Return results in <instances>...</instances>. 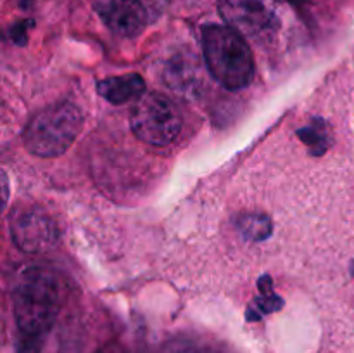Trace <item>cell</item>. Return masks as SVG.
Returning a JSON list of instances; mask_svg holds the SVG:
<instances>
[{
	"label": "cell",
	"mask_w": 354,
	"mask_h": 353,
	"mask_svg": "<svg viewBox=\"0 0 354 353\" xmlns=\"http://www.w3.org/2000/svg\"><path fill=\"white\" fill-rule=\"evenodd\" d=\"M97 92L111 104H124L131 99H140L145 93V82L137 73L123 76H111L97 83Z\"/></svg>",
	"instance_id": "obj_9"
},
{
	"label": "cell",
	"mask_w": 354,
	"mask_h": 353,
	"mask_svg": "<svg viewBox=\"0 0 354 353\" xmlns=\"http://www.w3.org/2000/svg\"><path fill=\"white\" fill-rule=\"evenodd\" d=\"M10 232L17 248L26 253L48 251L59 239L55 221L35 204H23L12 211Z\"/></svg>",
	"instance_id": "obj_6"
},
{
	"label": "cell",
	"mask_w": 354,
	"mask_h": 353,
	"mask_svg": "<svg viewBox=\"0 0 354 353\" xmlns=\"http://www.w3.org/2000/svg\"><path fill=\"white\" fill-rule=\"evenodd\" d=\"M218 7L225 23L244 38L261 42L279 30V0H220Z\"/></svg>",
	"instance_id": "obj_5"
},
{
	"label": "cell",
	"mask_w": 354,
	"mask_h": 353,
	"mask_svg": "<svg viewBox=\"0 0 354 353\" xmlns=\"http://www.w3.org/2000/svg\"><path fill=\"white\" fill-rule=\"evenodd\" d=\"M203 51L209 73L228 90H241L254 76V59L248 40L234 28L209 24L203 30Z\"/></svg>",
	"instance_id": "obj_2"
},
{
	"label": "cell",
	"mask_w": 354,
	"mask_h": 353,
	"mask_svg": "<svg viewBox=\"0 0 354 353\" xmlns=\"http://www.w3.org/2000/svg\"><path fill=\"white\" fill-rule=\"evenodd\" d=\"M24 28H26V23L16 24V26L12 28V40L19 42V44H24V38H26V35H24Z\"/></svg>",
	"instance_id": "obj_13"
},
{
	"label": "cell",
	"mask_w": 354,
	"mask_h": 353,
	"mask_svg": "<svg viewBox=\"0 0 354 353\" xmlns=\"http://www.w3.org/2000/svg\"><path fill=\"white\" fill-rule=\"evenodd\" d=\"M133 134L149 145H169L182 130V116L171 100L161 93H144L130 113Z\"/></svg>",
	"instance_id": "obj_4"
},
{
	"label": "cell",
	"mask_w": 354,
	"mask_h": 353,
	"mask_svg": "<svg viewBox=\"0 0 354 353\" xmlns=\"http://www.w3.org/2000/svg\"><path fill=\"white\" fill-rule=\"evenodd\" d=\"M351 273H353V277H354V262L351 263Z\"/></svg>",
	"instance_id": "obj_14"
},
{
	"label": "cell",
	"mask_w": 354,
	"mask_h": 353,
	"mask_svg": "<svg viewBox=\"0 0 354 353\" xmlns=\"http://www.w3.org/2000/svg\"><path fill=\"white\" fill-rule=\"evenodd\" d=\"M166 82L182 96H194L203 87V68L196 55L178 54L166 66Z\"/></svg>",
	"instance_id": "obj_8"
},
{
	"label": "cell",
	"mask_w": 354,
	"mask_h": 353,
	"mask_svg": "<svg viewBox=\"0 0 354 353\" xmlns=\"http://www.w3.org/2000/svg\"><path fill=\"white\" fill-rule=\"evenodd\" d=\"M93 9L113 33L123 38L138 37L151 17L142 0H95Z\"/></svg>",
	"instance_id": "obj_7"
},
{
	"label": "cell",
	"mask_w": 354,
	"mask_h": 353,
	"mask_svg": "<svg viewBox=\"0 0 354 353\" xmlns=\"http://www.w3.org/2000/svg\"><path fill=\"white\" fill-rule=\"evenodd\" d=\"M168 2L169 0H142V3H144L145 9H147L149 16L152 17H158L159 14L166 9Z\"/></svg>",
	"instance_id": "obj_12"
},
{
	"label": "cell",
	"mask_w": 354,
	"mask_h": 353,
	"mask_svg": "<svg viewBox=\"0 0 354 353\" xmlns=\"http://www.w3.org/2000/svg\"><path fill=\"white\" fill-rule=\"evenodd\" d=\"M61 308L59 279L48 270L31 266L21 272L12 291V311L23 334L41 336L54 324Z\"/></svg>",
	"instance_id": "obj_1"
},
{
	"label": "cell",
	"mask_w": 354,
	"mask_h": 353,
	"mask_svg": "<svg viewBox=\"0 0 354 353\" xmlns=\"http://www.w3.org/2000/svg\"><path fill=\"white\" fill-rule=\"evenodd\" d=\"M83 114L73 102H59L35 114L23 134L24 147L40 158L61 156L76 141Z\"/></svg>",
	"instance_id": "obj_3"
},
{
	"label": "cell",
	"mask_w": 354,
	"mask_h": 353,
	"mask_svg": "<svg viewBox=\"0 0 354 353\" xmlns=\"http://www.w3.org/2000/svg\"><path fill=\"white\" fill-rule=\"evenodd\" d=\"M159 353H199V352H197L196 346H192L190 343L175 341L166 345Z\"/></svg>",
	"instance_id": "obj_11"
},
{
	"label": "cell",
	"mask_w": 354,
	"mask_h": 353,
	"mask_svg": "<svg viewBox=\"0 0 354 353\" xmlns=\"http://www.w3.org/2000/svg\"><path fill=\"white\" fill-rule=\"evenodd\" d=\"M239 228L245 239L251 241H263L272 232V221L263 215H245L239 220Z\"/></svg>",
	"instance_id": "obj_10"
}]
</instances>
